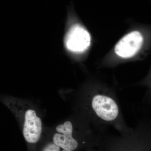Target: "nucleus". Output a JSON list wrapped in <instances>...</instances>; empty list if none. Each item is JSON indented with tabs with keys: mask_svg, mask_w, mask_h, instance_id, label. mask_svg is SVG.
<instances>
[{
	"mask_svg": "<svg viewBox=\"0 0 151 151\" xmlns=\"http://www.w3.org/2000/svg\"><path fill=\"white\" fill-rule=\"evenodd\" d=\"M42 122L37 117L35 111L29 110L27 111L24 125L23 134L26 140L28 142H37L42 132Z\"/></svg>",
	"mask_w": 151,
	"mask_h": 151,
	"instance_id": "4",
	"label": "nucleus"
},
{
	"mask_svg": "<svg viewBox=\"0 0 151 151\" xmlns=\"http://www.w3.org/2000/svg\"><path fill=\"white\" fill-rule=\"evenodd\" d=\"M143 43V37L140 33L132 32L119 41L115 47V52L121 57H131L140 49Z\"/></svg>",
	"mask_w": 151,
	"mask_h": 151,
	"instance_id": "1",
	"label": "nucleus"
},
{
	"mask_svg": "<svg viewBox=\"0 0 151 151\" xmlns=\"http://www.w3.org/2000/svg\"><path fill=\"white\" fill-rule=\"evenodd\" d=\"M59 146L56 145L55 144H50L47 146L43 150L45 151H57L60 150Z\"/></svg>",
	"mask_w": 151,
	"mask_h": 151,
	"instance_id": "6",
	"label": "nucleus"
},
{
	"mask_svg": "<svg viewBox=\"0 0 151 151\" xmlns=\"http://www.w3.org/2000/svg\"><path fill=\"white\" fill-rule=\"evenodd\" d=\"M92 106L97 116L105 121H113L119 114V108L116 102L103 95L95 96L92 100Z\"/></svg>",
	"mask_w": 151,
	"mask_h": 151,
	"instance_id": "3",
	"label": "nucleus"
},
{
	"mask_svg": "<svg viewBox=\"0 0 151 151\" xmlns=\"http://www.w3.org/2000/svg\"><path fill=\"white\" fill-rule=\"evenodd\" d=\"M57 133L53 137V142L67 151H71L75 150L78 147V143L72 137L73 126L71 122H66L63 124L57 127Z\"/></svg>",
	"mask_w": 151,
	"mask_h": 151,
	"instance_id": "5",
	"label": "nucleus"
},
{
	"mask_svg": "<svg viewBox=\"0 0 151 151\" xmlns=\"http://www.w3.org/2000/svg\"><path fill=\"white\" fill-rule=\"evenodd\" d=\"M90 35L85 29L75 25L70 29L65 38L67 48L70 51L79 52L88 48L90 44Z\"/></svg>",
	"mask_w": 151,
	"mask_h": 151,
	"instance_id": "2",
	"label": "nucleus"
}]
</instances>
